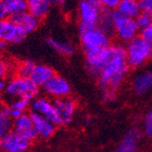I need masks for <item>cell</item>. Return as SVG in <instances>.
<instances>
[{"label": "cell", "instance_id": "35", "mask_svg": "<svg viewBox=\"0 0 152 152\" xmlns=\"http://www.w3.org/2000/svg\"><path fill=\"white\" fill-rule=\"evenodd\" d=\"M7 43H8V42H6L5 40H2V39H0V50L5 49L7 47Z\"/></svg>", "mask_w": 152, "mask_h": 152}, {"label": "cell", "instance_id": "8", "mask_svg": "<svg viewBox=\"0 0 152 152\" xmlns=\"http://www.w3.org/2000/svg\"><path fill=\"white\" fill-rule=\"evenodd\" d=\"M104 7L96 0H82L79 4V15L81 22L97 25Z\"/></svg>", "mask_w": 152, "mask_h": 152}, {"label": "cell", "instance_id": "25", "mask_svg": "<svg viewBox=\"0 0 152 152\" xmlns=\"http://www.w3.org/2000/svg\"><path fill=\"white\" fill-rule=\"evenodd\" d=\"M12 126L13 122L11 121V118L6 115L2 109H0V138L10 131Z\"/></svg>", "mask_w": 152, "mask_h": 152}, {"label": "cell", "instance_id": "16", "mask_svg": "<svg viewBox=\"0 0 152 152\" xmlns=\"http://www.w3.org/2000/svg\"><path fill=\"white\" fill-rule=\"evenodd\" d=\"M97 26L110 37H113L116 34L115 24L113 20V10L104 8L101 14L100 21H99Z\"/></svg>", "mask_w": 152, "mask_h": 152}, {"label": "cell", "instance_id": "37", "mask_svg": "<svg viewBox=\"0 0 152 152\" xmlns=\"http://www.w3.org/2000/svg\"><path fill=\"white\" fill-rule=\"evenodd\" d=\"M50 2V4H56V3H59V0H49Z\"/></svg>", "mask_w": 152, "mask_h": 152}, {"label": "cell", "instance_id": "10", "mask_svg": "<svg viewBox=\"0 0 152 152\" xmlns=\"http://www.w3.org/2000/svg\"><path fill=\"white\" fill-rule=\"evenodd\" d=\"M12 128L16 133L30 141L34 140L38 136L31 114L23 113L20 117L14 118Z\"/></svg>", "mask_w": 152, "mask_h": 152}, {"label": "cell", "instance_id": "3", "mask_svg": "<svg viewBox=\"0 0 152 152\" xmlns=\"http://www.w3.org/2000/svg\"><path fill=\"white\" fill-rule=\"evenodd\" d=\"M79 34L84 50L101 49L110 46V37L103 32L97 25L80 22Z\"/></svg>", "mask_w": 152, "mask_h": 152}, {"label": "cell", "instance_id": "30", "mask_svg": "<svg viewBox=\"0 0 152 152\" xmlns=\"http://www.w3.org/2000/svg\"><path fill=\"white\" fill-rule=\"evenodd\" d=\"M120 1L121 0H99V2H100L104 8L109 9V10H113L117 8Z\"/></svg>", "mask_w": 152, "mask_h": 152}, {"label": "cell", "instance_id": "20", "mask_svg": "<svg viewBox=\"0 0 152 152\" xmlns=\"http://www.w3.org/2000/svg\"><path fill=\"white\" fill-rule=\"evenodd\" d=\"M117 9L121 14L134 19H135L141 12L138 0H121Z\"/></svg>", "mask_w": 152, "mask_h": 152}, {"label": "cell", "instance_id": "9", "mask_svg": "<svg viewBox=\"0 0 152 152\" xmlns=\"http://www.w3.org/2000/svg\"><path fill=\"white\" fill-rule=\"evenodd\" d=\"M26 33L19 28L10 19L0 20V39L8 43H21L26 37Z\"/></svg>", "mask_w": 152, "mask_h": 152}, {"label": "cell", "instance_id": "42", "mask_svg": "<svg viewBox=\"0 0 152 152\" xmlns=\"http://www.w3.org/2000/svg\"><path fill=\"white\" fill-rule=\"evenodd\" d=\"M0 1H2V0H0Z\"/></svg>", "mask_w": 152, "mask_h": 152}, {"label": "cell", "instance_id": "32", "mask_svg": "<svg viewBox=\"0 0 152 152\" xmlns=\"http://www.w3.org/2000/svg\"><path fill=\"white\" fill-rule=\"evenodd\" d=\"M9 66L7 63L0 59V79H4L5 77L8 75Z\"/></svg>", "mask_w": 152, "mask_h": 152}, {"label": "cell", "instance_id": "11", "mask_svg": "<svg viewBox=\"0 0 152 152\" xmlns=\"http://www.w3.org/2000/svg\"><path fill=\"white\" fill-rule=\"evenodd\" d=\"M42 87L48 94L57 98L66 97L71 90L69 83L62 77L55 74Z\"/></svg>", "mask_w": 152, "mask_h": 152}, {"label": "cell", "instance_id": "17", "mask_svg": "<svg viewBox=\"0 0 152 152\" xmlns=\"http://www.w3.org/2000/svg\"><path fill=\"white\" fill-rule=\"evenodd\" d=\"M53 75L54 72L50 67L44 64H37L33 70L30 77L37 86H43Z\"/></svg>", "mask_w": 152, "mask_h": 152}, {"label": "cell", "instance_id": "23", "mask_svg": "<svg viewBox=\"0 0 152 152\" xmlns=\"http://www.w3.org/2000/svg\"><path fill=\"white\" fill-rule=\"evenodd\" d=\"M6 5L10 16L12 14H16V13L28 10L27 0H10V1L7 2Z\"/></svg>", "mask_w": 152, "mask_h": 152}, {"label": "cell", "instance_id": "29", "mask_svg": "<svg viewBox=\"0 0 152 152\" xmlns=\"http://www.w3.org/2000/svg\"><path fill=\"white\" fill-rule=\"evenodd\" d=\"M140 9L143 11H147L152 14V0H138Z\"/></svg>", "mask_w": 152, "mask_h": 152}, {"label": "cell", "instance_id": "33", "mask_svg": "<svg viewBox=\"0 0 152 152\" xmlns=\"http://www.w3.org/2000/svg\"><path fill=\"white\" fill-rule=\"evenodd\" d=\"M8 16H10L8 9H7V5L5 2L0 1V20L6 19Z\"/></svg>", "mask_w": 152, "mask_h": 152}, {"label": "cell", "instance_id": "27", "mask_svg": "<svg viewBox=\"0 0 152 152\" xmlns=\"http://www.w3.org/2000/svg\"><path fill=\"white\" fill-rule=\"evenodd\" d=\"M29 102H30V100H28V99L23 98V97H19V98L14 99V100L10 101L9 105L12 108H16V109L22 110L24 112V110L27 109V107H28Z\"/></svg>", "mask_w": 152, "mask_h": 152}, {"label": "cell", "instance_id": "24", "mask_svg": "<svg viewBox=\"0 0 152 152\" xmlns=\"http://www.w3.org/2000/svg\"><path fill=\"white\" fill-rule=\"evenodd\" d=\"M135 23L139 30L142 31L146 29L148 26H149L152 23V14L149 12L141 10V12L135 18Z\"/></svg>", "mask_w": 152, "mask_h": 152}, {"label": "cell", "instance_id": "31", "mask_svg": "<svg viewBox=\"0 0 152 152\" xmlns=\"http://www.w3.org/2000/svg\"><path fill=\"white\" fill-rule=\"evenodd\" d=\"M141 37L148 42L152 43V23L149 26H148L146 29L142 30Z\"/></svg>", "mask_w": 152, "mask_h": 152}, {"label": "cell", "instance_id": "6", "mask_svg": "<svg viewBox=\"0 0 152 152\" xmlns=\"http://www.w3.org/2000/svg\"><path fill=\"white\" fill-rule=\"evenodd\" d=\"M113 20L115 24V33L121 40L129 42L137 37L139 29L135 23V19L127 17L116 10L113 11Z\"/></svg>", "mask_w": 152, "mask_h": 152}, {"label": "cell", "instance_id": "34", "mask_svg": "<svg viewBox=\"0 0 152 152\" xmlns=\"http://www.w3.org/2000/svg\"><path fill=\"white\" fill-rule=\"evenodd\" d=\"M23 113V111H22V110H19V109H16V108H12L11 107V111H10V118H18V117H20L22 114Z\"/></svg>", "mask_w": 152, "mask_h": 152}, {"label": "cell", "instance_id": "22", "mask_svg": "<svg viewBox=\"0 0 152 152\" xmlns=\"http://www.w3.org/2000/svg\"><path fill=\"white\" fill-rule=\"evenodd\" d=\"M47 43L60 54H63L65 56H70L74 53V50H75L74 47L70 43L57 41L53 38H48Z\"/></svg>", "mask_w": 152, "mask_h": 152}, {"label": "cell", "instance_id": "13", "mask_svg": "<svg viewBox=\"0 0 152 152\" xmlns=\"http://www.w3.org/2000/svg\"><path fill=\"white\" fill-rule=\"evenodd\" d=\"M10 19L19 28L23 30L26 34L35 31L39 24V19L28 10L16 13L10 16Z\"/></svg>", "mask_w": 152, "mask_h": 152}, {"label": "cell", "instance_id": "38", "mask_svg": "<svg viewBox=\"0 0 152 152\" xmlns=\"http://www.w3.org/2000/svg\"><path fill=\"white\" fill-rule=\"evenodd\" d=\"M65 1H66V0H59V3H60L61 5H64L65 3Z\"/></svg>", "mask_w": 152, "mask_h": 152}, {"label": "cell", "instance_id": "18", "mask_svg": "<svg viewBox=\"0 0 152 152\" xmlns=\"http://www.w3.org/2000/svg\"><path fill=\"white\" fill-rule=\"evenodd\" d=\"M139 132L137 129H131L125 135L123 140L118 147V152H134L137 148V141L139 138Z\"/></svg>", "mask_w": 152, "mask_h": 152}, {"label": "cell", "instance_id": "40", "mask_svg": "<svg viewBox=\"0 0 152 152\" xmlns=\"http://www.w3.org/2000/svg\"><path fill=\"white\" fill-rule=\"evenodd\" d=\"M3 2H5V3H7V2H9V1H10V0H2Z\"/></svg>", "mask_w": 152, "mask_h": 152}, {"label": "cell", "instance_id": "15", "mask_svg": "<svg viewBox=\"0 0 152 152\" xmlns=\"http://www.w3.org/2000/svg\"><path fill=\"white\" fill-rule=\"evenodd\" d=\"M31 116L39 137L43 138V139H48L54 134L55 124L51 122L47 117L36 113V112H32Z\"/></svg>", "mask_w": 152, "mask_h": 152}, {"label": "cell", "instance_id": "26", "mask_svg": "<svg viewBox=\"0 0 152 152\" xmlns=\"http://www.w3.org/2000/svg\"><path fill=\"white\" fill-rule=\"evenodd\" d=\"M36 64L32 61H24L17 67V74L18 76L24 77H30L33 70H34Z\"/></svg>", "mask_w": 152, "mask_h": 152}, {"label": "cell", "instance_id": "1", "mask_svg": "<svg viewBox=\"0 0 152 152\" xmlns=\"http://www.w3.org/2000/svg\"><path fill=\"white\" fill-rule=\"evenodd\" d=\"M112 53L98 77L99 86L105 101H113L118 87L124 80L129 71L126 59V49L121 45L111 46Z\"/></svg>", "mask_w": 152, "mask_h": 152}, {"label": "cell", "instance_id": "12", "mask_svg": "<svg viewBox=\"0 0 152 152\" xmlns=\"http://www.w3.org/2000/svg\"><path fill=\"white\" fill-rule=\"evenodd\" d=\"M31 108L33 112L47 117L55 125L60 124V117H59L56 108L54 107L53 104L50 103L47 99L42 97L35 99L31 104Z\"/></svg>", "mask_w": 152, "mask_h": 152}, {"label": "cell", "instance_id": "36", "mask_svg": "<svg viewBox=\"0 0 152 152\" xmlns=\"http://www.w3.org/2000/svg\"><path fill=\"white\" fill-rule=\"evenodd\" d=\"M6 87V83L3 79H0V91H3Z\"/></svg>", "mask_w": 152, "mask_h": 152}, {"label": "cell", "instance_id": "5", "mask_svg": "<svg viewBox=\"0 0 152 152\" xmlns=\"http://www.w3.org/2000/svg\"><path fill=\"white\" fill-rule=\"evenodd\" d=\"M112 53L111 46L101 49L85 50L86 66L92 76L99 77Z\"/></svg>", "mask_w": 152, "mask_h": 152}, {"label": "cell", "instance_id": "41", "mask_svg": "<svg viewBox=\"0 0 152 152\" xmlns=\"http://www.w3.org/2000/svg\"><path fill=\"white\" fill-rule=\"evenodd\" d=\"M96 1H99V0H96Z\"/></svg>", "mask_w": 152, "mask_h": 152}, {"label": "cell", "instance_id": "14", "mask_svg": "<svg viewBox=\"0 0 152 152\" xmlns=\"http://www.w3.org/2000/svg\"><path fill=\"white\" fill-rule=\"evenodd\" d=\"M56 108L59 117H60V124L61 125H67L71 122L72 118L75 113L76 105L75 103L68 98H57L56 100L52 103Z\"/></svg>", "mask_w": 152, "mask_h": 152}, {"label": "cell", "instance_id": "7", "mask_svg": "<svg viewBox=\"0 0 152 152\" xmlns=\"http://www.w3.org/2000/svg\"><path fill=\"white\" fill-rule=\"evenodd\" d=\"M31 141L26 139L14 130L9 131L0 138V149L7 152H23L28 149Z\"/></svg>", "mask_w": 152, "mask_h": 152}, {"label": "cell", "instance_id": "4", "mask_svg": "<svg viewBox=\"0 0 152 152\" xmlns=\"http://www.w3.org/2000/svg\"><path fill=\"white\" fill-rule=\"evenodd\" d=\"M152 57V43L148 42L142 37H135L128 42L126 59L128 65L135 68L144 64Z\"/></svg>", "mask_w": 152, "mask_h": 152}, {"label": "cell", "instance_id": "28", "mask_svg": "<svg viewBox=\"0 0 152 152\" xmlns=\"http://www.w3.org/2000/svg\"><path fill=\"white\" fill-rule=\"evenodd\" d=\"M145 131L148 136H152V109L148 114L145 121Z\"/></svg>", "mask_w": 152, "mask_h": 152}, {"label": "cell", "instance_id": "21", "mask_svg": "<svg viewBox=\"0 0 152 152\" xmlns=\"http://www.w3.org/2000/svg\"><path fill=\"white\" fill-rule=\"evenodd\" d=\"M152 87V72L141 74L134 80L133 88L136 94H145Z\"/></svg>", "mask_w": 152, "mask_h": 152}, {"label": "cell", "instance_id": "2", "mask_svg": "<svg viewBox=\"0 0 152 152\" xmlns=\"http://www.w3.org/2000/svg\"><path fill=\"white\" fill-rule=\"evenodd\" d=\"M38 87L39 86L33 81L31 77L17 76L6 84L3 94L10 102L19 97H23L31 101L38 94Z\"/></svg>", "mask_w": 152, "mask_h": 152}, {"label": "cell", "instance_id": "39", "mask_svg": "<svg viewBox=\"0 0 152 152\" xmlns=\"http://www.w3.org/2000/svg\"><path fill=\"white\" fill-rule=\"evenodd\" d=\"M86 122H87V123H90L91 122V118L90 117H88L87 118H86Z\"/></svg>", "mask_w": 152, "mask_h": 152}, {"label": "cell", "instance_id": "19", "mask_svg": "<svg viewBox=\"0 0 152 152\" xmlns=\"http://www.w3.org/2000/svg\"><path fill=\"white\" fill-rule=\"evenodd\" d=\"M27 4L28 11L39 20L47 16L51 5L49 0H27Z\"/></svg>", "mask_w": 152, "mask_h": 152}]
</instances>
